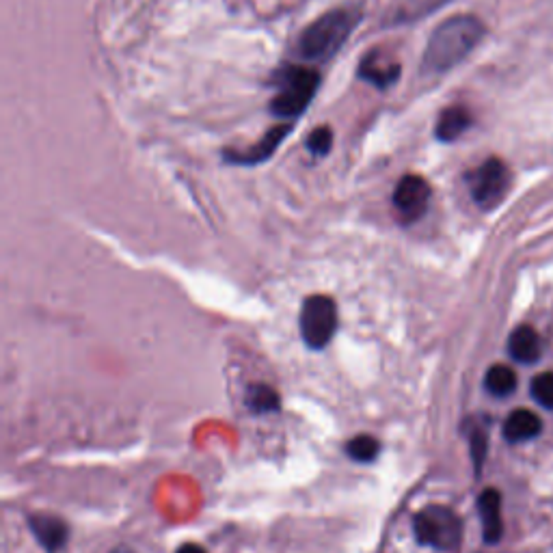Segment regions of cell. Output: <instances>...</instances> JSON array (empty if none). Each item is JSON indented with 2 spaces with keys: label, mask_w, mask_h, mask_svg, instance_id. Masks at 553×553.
<instances>
[{
  "label": "cell",
  "mask_w": 553,
  "mask_h": 553,
  "mask_svg": "<svg viewBox=\"0 0 553 553\" xmlns=\"http://www.w3.org/2000/svg\"><path fill=\"white\" fill-rule=\"evenodd\" d=\"M484 37V24L480 18L461 13V16L441 22L430 35L422 67L426 72L443 74L463 63Z\"/></svg>",
  "instance_id": "obj_1"
},
{
  "label": "cell",
  "mask_w": 553,
  "mask_h": 553,
  "mask_svg": "<svg viewBox=\"0 0 553 553\" xmlns=\"http://www.w3.org/2000/svg\"><path fill=\"white\" fill-rule=\"evenodd\" d=\"M359 22V11L340 7L307 26L299 37V55L307 61H327L340 50Z\"/></svg>",
  "instance_id": "obj_2"
},
{
  "label": "cell",
  "mask_w": 553,
  "mask_h": 553,
  "mask_svg": "<svg viewBox=\"0 0 553 553\" xmlns=\"http://www.w3.org/2000/svg\"><path fill=\"white\" fill-rule=\"evenodd\" d=\"M275 78L277 93L271 100V113L279 119H296L314 100L320 87V74L312 67L290 65L283 67Z\"/></svg>",
  "instance_id": "obj_3"
},
{
  "label": "cell",
  "mask_w": 553,
  "mask_h": 553,
  "mask_svg": "<svg viewBox=\"0 0 553 553\" xmlns=\"http://www.w3.org/2000/svg\"><path fill=\"white\" fill-rule=\"evenodd\" d=\"M417 541L441 551L456 549L463 536V523L454 510L445 506H428L413 519Z\"/></svg>",
  "instance_id": "obj_4"
},
{
  "label": "cell",
  "mask_w": 553,
  "mask_h": 553,
  "mask_svg": "<svg viewBox=\"0 0 553 553\" xmlns=\"http://www.w3.org/2000/svg\"><path fill=\"white\" fill-rule=\"evenodd\" d=\"M467 186L474 204L482 210H493L504 201L510 188V169L499 158L484 160L467 175Z\"/></svg>",
  "instance_id": "obj_5"
},
{
  "label": "cell",
  "mask_w": 553,
  "mask_h": 553,
  "mask_svg": "<svg viewBox=\"0 0 553 553\" xmlns=\"http://www.w3.org/2000/svg\"><path fill=\"white\" fill-rule=\"evenodd\" d=\"M301 335L309 348H325L337 331V305L331 296H307L301 307Z\"/></svg>",
  "instance_id": "obj_6"
},
{
  "label": "cell",
  "mask_w": 553,
  "mask_h": 553,
  "mask_svg": "<svg viewBox=\"0 0 553 553\" xmlns=\"http://www.w3.org/2000/svg\"><path fill=\"white\" fill-rule=\"evenodd\" d=\"M430 195H433V191H430V184L422 178V175H415V173L404 175L394 188V197H391L400 221L402 223L420 221L430 206Z\"/></svg>",
  "instance_id": "obj_7"
},
{
  "label": "cell",
  "mask_w": 553,
  "mask_h": 553,
  "mask_svg": "<svg viewBox=\"0 0 553 553\" xmlns=\"http://www.w3.org/2000/svg\"><path fill=\"white\" fill-rule=\"evenodd\" d=\"M290 130H292V124H277L268 130L258 143L247 147V150H227V152H223V158L227 160V163L242 165V167H253V165L266 163V160L277 152V147L283 143V139L288 137Z\"/></svg>",
  "instance_id": "obj_8"
},
{
  "label": "cell",
  "mask_w": 553,
  "mask_h": 553,
  "mask_svg": "<svg viewBox=\"0 0 553 553\" xmlns=\"http://www.w3.org/2000/svg\"><path fill=\"white\" fill-rule=\"evenodd\" d=\"M359 78L376 89H389L400 78V63L387 57L383 50H370L359 63Z\"/></svg>",
  "instance_id": "obj_9"
},
{
  "label": "cell",
  "mask_w": 553,
  "mask_h": 553,
  "mask_svg": "<svg viewBox=\"0 0 553 553\" xmlns=\"http://www.w3.org/2000/svg\"><path fill=\"white\" fill-rule=\"evenodd\" d=\"M480 521H482V536L489 545L499 543V538L504 534V521H502V495L495 489H487L478 499Z\"/></svg>",
  "instance_id": "obj_10"
},
{
  "label": "cell",
  "mask_w": 553,
  "mask_h": 553,
  "mask_svg": "<svg viewBox=\"0 0 553 553\" xmlns=\"http://www.w3.org/2000/svg\"><path fill=\"white\" fill-rule=\"evenodd\" d=\"M33 536L48 553H57L67 543V525L55 515H33L29 519Z\"/></svg>",
  "instance_id": "obj_11"
},
{
  "label": "cell",
  "mask_w": 553,
  "mask_h": 553,
  "mask_svg": "<svg viewBox=\"0 0 553 553\" xmlns=\"http://www.w3.org/2000/svg\"><path fill=\"white\" fill-rule=\"evenodd\" d=\"M471 126H474V115H471L469 109H465V106H448L437 119L435 137L441 143H452L461 139Z\"/></svg>",
  "instance_id": "obj_12"
},
{
  "label": "cell",
  "mask_w": 553,
  "mask_h": 553,
  "mask_svg": "<svg viewBox=\"0 0 553 553\" xmlns=\"http://www.w3.org/2000/svg\"><path fill=\"white\" fill-rule=\"evenodd\" d=\"M543 433V422L534 411L528 409H517L512 411L506 422H504V437L510 443H521V441H530Z\"/></svg>",
  "instance_id": "obj_13"
},
{
  "label": "cell",
  "mask_w": 553,
  "mask_h": 553,
  "mask_svg": "<svg viewBox=\"0 0 553 553\" xmlns=\"http://www.w3.org/2000/svg\"><path fill=\"white\" fill-rule=\"evenodd\" d=\"M541 337H538V333L523 325V327H517L515 331L510 333V340H508V353L510 357L519 361V363H534L541 359Z\"/></svg>",
  "instance_id": "obj_14"
},
{
  "label": "cell",
  "mask_w": 553,
  "mask_h": 553,
  "mask_svg": "<svg viewBox=\"0 0 553 553\" xmlns=\"http://www.w3.org/2000/svg\"><path fill=\"white\" fill-rule=\"evenodd\" d=\"M448 0H396L389 11L391 24H404L413 20H422L430 13L441 9Z\"/></svg>",
  "instance_id": "obj_15"
},
{
  "label": "cell",
  "mask_w": 553,
  "mask_h": 553,
  "mask_svg": "<svg viewBox=\"0 0 553 553\" xmlns=\"http://www.w3.org/2000/svg\"><path fill=\"white\" fill-rule=\"evenodd\" d=\"M484 387L495 398H506L517 389V372L508 366H493L489 368L487 376H484Z\"/></svg>",
  "instance_id": "obj_16"
},
{
  "label": "cell",
  "mask_w": 553,
  "mask_h": 553,
  "mask_svg": "<svg viewBox=\"0 0 553 553\" xmlns=\"http://www.w3.org/2000/svg\"><path fill=\"white\" fill-rule=\"evenodd\" d=\"M279 394L268 385H251L249 391H247V407L253 411V413H273V411H279Z\"/></svg>",
  "instance_id": "obj_17"
},
{
  "label": "cell",
  "mask_w": 553,
  "mask_h": 553,
  "mask_svg": "<svg viewBox=\"0 0 553 553\" xmlns=\"http://www.w3.org/2000/svg\"><path fill=\"white\" fill-rule=\"evenodd\" d=\"M381 452V443L370 435H359L350 439L346 445V454L357 463H372Z\"/></svg>",
  "instance_id": "obj_18"
},
{
  "label": "cell",
  "mask_w": 553,
  "mask_h": 553,
  "mask_svg": "<svg viewBox=\"0 0 553 553\" xmlns=\"http://www.w3.org/2000/svg\"><path fill=\"white\" fill-rule=\"evenodd\" d=\"M305 147L309 150V154L316 158L329 156V152L333 150V130L329 126H320L312 130V134H309L305 141Z\"/></svg>",
  "instance_id": "obj_19"
},
{
  "label": "cell",
  "mask_w": 553,
  "mask_h": 553,
  "mask_svg": "<svg viewBox=\"0 0 553 553\" xmlns=\"http://www.w3.org/2000/svg\"><path fill=\"white\" fill-rule=\"evenodd\" d=\"M532 398L545 409H553V370L538 374L532 381Z\"/></svg>",
  "instance_id": "obj_20"
},
{
  "label": "cell",
  "mask_w": 553,
  "mask_h": 553,
  "mask_svg": "<svg viewBox=\"0 0 553 553\" xmlns=\"http://www.w3.org/2000/svg\"><path fill=\"white\" fill-rule=\"evenodd\" d=\"M487 433H482V430H476L474 435H471V458H474L476 471H480L484 458H487Z\"/></svg>",
  "instance_id": "obj_21"
},
{
  "label": "cell",
  "mask_w": 553,
  "mask_h": 553,
  "mask_svg": "<svg viewBox=\"0 0 553 553\" xmlns=\"http://www.w3.org/2000/svg\"><path fill=\"white\" fill-rule=\"evenodd\" d=\"M175 553H206V549H204V547H199V545H195V543H186V545H182Z\"/></svg>",
  "instance_id": "obj_22"
},
{
  "label": "cell",
  "mask_w": 553,
  "mask_h": 553,
  "mask_svg": "<svg viewBox=\"0 0 553 553\" xmlns=\"http://www.w3.org/2000/svg\"><path fill=\"white\" fill-rule=\"evenodd\" d=\"M115 553H130V551H126V549H119V551H115Z\"/></svg>",
  "instance_id": "obj_23"
}]
</instances>
